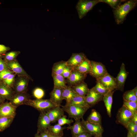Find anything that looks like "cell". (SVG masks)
<instances>
[{
    "label": "cell",
    "mask_w": 137,
    "mask_h": 137,
    "mask_svg": "<svg viewBox=\"0 0 137 137\" xmlns=\"http://www.w3.org/2000/svg\"><path fill=\"white\" fill-rule=\"evenodd\" d=\"M20 53L19 51H12L6 53L2 55V56L1 55L3 59L7 62L16 60V58Z\"/></svg>",
    "instance_id": "31"
},
{
    "label": "cell",
    "mask_w": 137,
    "mask_h": 137,
    "mask_svg": "<svg viewBox=\"0 0 137 137\" xmlns=\"http://www.w3.org/2000/svg\"><path fill=\"white\" fill-rule=\"evenodd\" d=\"M71 87L77 95L84 97L87 95L90 90L84 81Z\"/></svg>",
    "instance_id": "21"
},
{
    "label": "cell",
    "mask_w": 137,
    "mask_h": 137,
    "mask_svg": "<svg viewBox=\"0 0 137 137\" xmlns=\"http://www.w3.org/2000/svg\"><path fill=\"white\" fill-rule=\"evenodd\" d=\"M92 136L87 132H85L78 135L75 136L73 137H92Z\"/></svg>",
    "instance_id": "45"
},
{
    "label": "cell",
    "mask_w": 137,
    "mask_h": 137,
    "mask_svg": "<svg viewBox=\"0 0 137 137\" xmlns=\"http://www.w3.org/2000/svg\"><path fill=\"white\" fill-rule=\"evenodd\" d=\"M30 77L26 76H17L15 78L13 88L15 93L27 92Z\"/></svg>",
    "instance_id": "6"
},
{
    "label": "cell",
    "mask_w": 137,
    "mask_h": 137,
    "mask_svg": "<svg viewBox=\"0 0 137 137\" xmlns=\"http://www.w3.org/2000/svg\"><path fill=\"white\" fill-rule=\"evenodd\" d=\"M35 137H40V136L37 135L35 136Z\"/></svg>",
    "instance_id": "54"
},
{
    "label": "cell",
    "mask_w": 137,
    "mask_h": 137,
    "mask_svg": "<svg viewBox=\"0 0 137 137\" xmlns=\"http://www.w3.org/2000/svg\"><path fill=\"white\" fill-rule=\"evenodd\" d=\"M126 128L132 134L137 132V125L132 121L129 123Z\"/></svg>",
    "instance_id": "41"
},
{
    "label": "cell",
    "mask_w": 137,
    "mask_h": 137,
    "mask_svg": "<svg viewBox=\"0 0 137 137\" xmlns=\"http://www.w3.org/2000/svg\"><path fill=\"white\" fill-rule=\"evenodd\" d=\"M99 0H79L76 6L79 18L81 19L93 7L99 3Z\"/></svg>",
    "instance_id": "3"
},
{
    "label": "cell",
    "mask_w": 137,
    "mask_h": 137,
    "mask_svg": "<svg viewBox=\"0 0 137 137\" xmlns=\"http://www.w3.org/2000/svg\"><path fill=\"white\" fill-rule=\"evenodd\" d=\"M87 75L82 73L74 69L66 81L70 87L76 85L83 81Z\"/></svg>",
    "instance_id": "12"
},
{
    "label": "cell",
    "mask_w": 137,
    "mask_h": 137,
    "mask_svg": "<svg viewBox=\"0 0 137 137\" xmlns=\"http://www.w3.org/2000/svg\"><path fill=\"white\" fill-rule=\"evenodd\" d=\"M30 99V96L27 92L15 93L9 102L17 107L21 105H25Z\"/></svg>",
    "instance_id": "13"
},
{
    "label": "cell",
    "mask_w": 137,
    "mask_h": 137,
    "mask_svg": "<svg viewBox=\"0 0 137 137\" xmlns=\"http://www.w3.org/2000/svg\"><path fill=\"white\" fill-rule=\"evenodd\" d=\"M50 123L46 112H41L38 121V132L41 133L48 129L50 126Z\"/></svg>",
    "instance_id": "16"
},
{
    "label": "cell",
    "mask_w": 137,
    "mask_h": 137,
    "mask_svg": "<svg viewBox=\"0 0 137 137\" xmlns=\"http://www.w3.org/2000/svg\"><path fill=\"white\" fill-rule=\"evenodd\" d=\"M8 69L6 62L2 58L1 55H0V72L4 70Z\"/></svg>",
    "instance_id": "43"
},
{
    "label": "cell",
    "mask_w": 137,
    "mask_h": 137,
    "mask_svg": "<svg viewBox=\"0 0 137 137\" xmlns=\"http://www.w3.org/2000/svg\"><path fill=\"white\" fill-rule=\"evenodd\" d=\"M126 1L124 0H99L100 2L108 4L113 10L116 9L121 5L122 3Z\"/></svg>",
    "instance_id": "35"
},
{
    "label": "cell",
    "mask_w": 137,
    "mask_h": 137,
    "mask_svg": "<svg viewBox=\"0 0 137 137\" xmlns=\"http://www.w3.org/2000/svg\"><path fill=\"white\" fill-rule=\"evenodd\" d=\"M86 121L90 123L101 124V117L98 112L93 109Z\"/></svg>",
    "instance_id": "29"
},
{
    "label": "cell",
    "mask_w": 137,
    "mask_h": 137,
    "mask_svg": "<svg viewBox=\"0 0 137 137\" xmlns=\"http://www.w3.org/2000/svg\"><path fill=\"white\" fill-rule=\"evenodd\" d=\"M127 137H134L133 134L128 131Z\"/></svg>",
    "instance_id": "50"
},
{
    "label": "cell",
    "mask_w": 137,
    "mask_h": 137,
    "mask_svg": "<svg viewBox=\"0 0 137 137\" xmlns=\"http://www.w3.org/2000/svg\"><path fill=\"white\" fill-rule=\"evenodd\" d=\"M74 68L71 66L67 65L64 68L61 75L65 79H67L70 76Z\"/></svg>",
    "instance_id": "40"
},
{
    "label": "cell",
    "mask_w": 137,
    "mask_h": 137,
    "mask_svg": "<svg viewBox=\"0 0 137 137\" xmlns=\"http://www.w3.org/2000/svg\"><path fill=\"white\" fill-rule=\"evenodd\" d=\"M6 63L8 68L17 76L30 77L16 59Z\"/></svg>",
    "instance_id": "15"
},
{
    "label": "cell",
    "mask_w": 137,
    "mask_h": 137,
    "mask_svg": "<svg viewBox=\"0 0 137 137\" xmlns=\"http://www.w3.org/2000/svg\"><path fill=\"white\" fill-rule=\"evenodd\" d=\"M67 128L70 130L73 137L87 132L83 127L80 120H75V122L72 126H70Z\"/></svg>",
    "instance_id": "22"
},
{
    "label": "cell",
    "mask_w": 137,
    "mask_h": 137,
    "mask_svg": "<svg viewBox=\"0 0 137 137\" xmlns=\"http://www.w3.org/2000/svg\"><path fill=\"white\" fill-rule=\"evenodd\" d=\"M48 131L49 132L50 137H62V136H63L62 135H54L51 133L49 130Z\"/></svg>",
    "instance_id": "48"
},
{
    "label": "cell",
    "mask_w": 137,
    "mask_h": 137,
    "mask_svg": "<svg viewBox=\"0 0 137 137\" xmlns=\"http://www.w3.org/2000/svg\"><path fill=\"white\" fill-rule=\"evenodd\" d=\"M32 94L33 96L37 99H42L44 97L45 92L44 90L40 88H36L34 89Z\"/></svg>",
    "instance_id": "38"
},
{
    "label": "cell",
    "mask_w": 137,
    "mask_h": 137,
    "mask_svg": "<svg viewBox=\"0 0 137 137\" xmlns=\"http://www.w3.org/2000/svg\"><path fill=\"white\" fill-rule=\"evenodd\" d=\"M128 72L126 70L125 64L123 63L120 67V71L115 78L117 87L116 90L123 91L126 78L128 75Z\"/></svg>",
    "instance_id": "10"
},
{
    "label": "cell",
    "mask_w": 137,
    "mask_h": 137,
    "mask_svg": "<svg viewBox=\"0 0 137 137\" xmlns=\"http://www.w3.org/2000/svg\"><path fill=\"white\" fill-rule=\"evenodd\" d=\"M94 137H102V135H98L95 136Z\"/></svg>",
    "instance_id": "51"
},
{
    "label": "cell",
    "mask_w": 137,
    "mask_h": 137,
    "mask_svg": "<svg viewBox=\"0 0 137 137\" xmlns=\"http://www.w3.org/2000/svg\"><path fill=\"white\" fill-rule=\"evenodd\" d=\"M114 91H110L103 96V100L106 108L108 115L109 117L111 116V110L113 101V95Z\"/></svg>",
    "instance_id": "24"
},
{
    "label": "cell",
    "mask_w": 137,
    "mask_h": 137,
    "mask_svg": "<svg viewBox=\"0 0 137 137\" xmlns=\"http://www.w3.org/2000/svg\"><path fill=\"white\" fill-rule=\"evenodd\" d=\"M14 118L7 117H0V132L4 131L10 125Z\"/></svg>",
    "instance_id": "30"
},
{
    "label": "cell",
    "mask_w": 137,
    "mask_h": 137,
    "mask_svg": "<svg viewBox=\"0 0 137 137\" xmlns=\"http://www.w3.org/2000/svg\"><path fill=\"white\" fill-rule=\"evenodd\" d=\"M64 111L60 106H56L46 112L51 123L55 122L64 115Z\"/></svg>",
    "instance_id": "18"
},
{
    "label": "cell",
    "mask_w": 137,
    "mask_h": 137,
    "mask_svg": "<svg viewBox=\"0 0 137 137\" xmlns=\"http://www.w3.org/2000/svg\"><path fill=\"white\" fill-rule=\"evenodd\" d=\"M78 95L69 86H67L65 88L62 89V97L63 100L66 101V105L68 104L72 99L75 96Z\"/></svg>",
    "instance_id": "23"
},
{
    "label": "cell",
    "mask_w": 137,
    "mask_h": 137,
    "mask_svg": "<svg viewBox=\"0 0 137 137\" xmlns=\"http://www.w3.org/2000/svg\"><path fill=\"white\" fill-rule=\"evenodd\" d=\"M91 68L90 61L86 58L74 69L82 73L87 75L88 74H89Z\"/></svg>",
    "instance_id": "25"
},
{
    "label": "cell",
    "mask_w": 137,
    "mask_h": 137,
    "mask_svg": "<svg viewBox=\"0 0 137 137\" xmlns=\"http://www.w3.org/2000/svg\"><path fill=\"white\" fill-rule=\"evenodd\" d=\"M91 70L90 75L97 79L100 78L108 73L104 65L100 62L90 61Z\"/></svg>",
    "instance_id": "8"
},
{
    "label": "cell",
    "mask_w": 137,
    "mask_h": 137,
    "mask_svg": "<svg viewBox=\"0 0 137 137\" xmlns=\"http://www.w3.org/2000/svg\"><path fill=\"white\" fill-rule=\"evenodd\" d=\"M103 95L95 92L91 89H90L88 94L85 97L87 103L91 107L103 100Z\"/></svg>",
    "instance_id": "17"
},
{
    "label": "cell",
    "mask_w": 137,
    "mask_h": 137,
    "mask_svg": "<svg viewBox=\"0 0 137 137\" xmlns=\"http://www.w3.org/2000/svg\"><path fill=\"white\" fill-rule=\"evenodd\" d=\"M16 75V74L13 73L2 81L6 85L13 89Z\"/></svg>",
    "instance_id": "37"
},
{
    "label": "cell",
    "mask_w": 137,
    "mask_h": 137,
    "mask_svg": "<svg viewBox=\"0 0 137 137\" xmlns=\"http://www.w3.org/2000/svg\"><path fill=\"white\" fill-rule=\"evenodd\" d=\"M123 97L124 100L137 102V97L135 96L132 89L126 91L123 94Z\"/></svg>",
    "instance_id": "34"
},
{
    "label": "cell",
    "mask_w": 137,
    "mask_h": 137,
    "mask_svg": "<svg viewBox=\"0 0 137 137\" xmlns=\"http://www.w3.org/2000/svg\"><path fill=\"white\" fill-rule=\"evenodd\" d=\"M10 49V48L5 45L0 44V55H3Z\"/></svg>",
    "instance_id": "44"
},
{
    "label": "cell",
    "mask_w": 137,
    "mask_h": 137,
    "mask_svg": "<svg viewBox=\"0 0 137 137\" xmlns=\"http://www.w3.org/2000/svg\"><path fill=\"white\" fill-rule=\"evenodd\" d=\"M137 4V1L136 0L126 1L116 9L113 10L114 16L117 24H120L123 23L128 14L135 8Z\"/></svg>",
    "instance_id": "1"
},
{
    "label": "cell",
    "mask_w": 137,
    "mask_h": 137,
    "mask_svg": "<svg viewBox=\"0 0 137 137\" xmlns=\"http://www.w3.org/2000/svg\"><path fill=\"white\" fill-rule=\"evenodd\" d=\"M13 72L9 69L4 70L0 72V80L3 81Z\"/></svg>",
    "instance_id": "42"
},
{
    "label": "cell",
    "mask_w": 137,
    "mask_h": 137,
    "mask_svg": "<svg viewBox=\"0 0 137 137\" xmlns=\"http://www.w3.org/2000/svg\"><path fill=\"white\" fill-rule=\"evenodd\" d=\"M40 136V137H50L48 129L41 132Z\"/></svg>",
    "instance_id": "46"
},
{
    "label": "cell",
    "mask_w": 137,
    "mask_h": 137,
    "mask_svg": "<svg viewBox=\"0 0 137 137\" xmlns=\"http://www.w3.org/2000/svg\"><path fill=\"white\" fill-rule=\"evenodd\" d=\"M4 102L0 98V105Z\"/></svg>",
    "instance_id": "53"
},
{
    "label": "cell",
    "mask_w": 137,
    "mask_h": 137,
    "mask_svg": "<svg viewBox=\"0 0 137 137\" xmlns=\"http://www.w3.org/2000/svg\"><path fill=\"white\" fill-rule=\"evenodd\" d=\"M25 105L32 107L41 112H46L58 106L53 103L49 99L33 100L30 99L27 101Z\"/></svg>",
    "instance_id": "2"
},
{
    "label": "cell",
    "mask_w": 137,
    "mask_h": 137,
    "mask_svg": "<svg viewBox=\"0 0 137 137\" xmlns=\"http://www.w3.org/2000/svg\"><path fill=\"white\" fill-rule=\"evenodd\" d=\"M85 97L77 95L74 97L68 105L81 107L90 108V107L87 103Z\"/></svg>",
    "instance_id": "27"
},
{
    "label": "cell",
    "mask_w": 137,
    "mask_h": 137,
    "mask_svg": "<svg viewBox=\"0 0 137 137\" xmlns=\"http://www.w3.org/2000/svg\"><path fill=\"white\" fill-rule=\"evenodd\" d=\"M67 65L66 61H63L55 63L52 68V75H61Z\"/></svg>",
    "instance_id": "28"
},
{
    "label": "cell",
    "mask_w": 137,
    "mask_h": 137,
    "mask_svg": "<svg viewBox=\"0 0 137 137\" xmlns=\"http://www.w3.org/2000/svg\"><path fill=\"white\" fill-rule=\"evenodd\" d=\"M66 117V116L64 115L60 118L57 121L58 124L61 126H62L65 124L70 125L73 122V120L68 119Z\"/></svg>",
    "instance_id": "39"
},
{
    "label": "cell",
    "mask_w": 137,
    "mask_h": 137,
    "mask_svg": "<svg viewBox=\"0 0 137 137\" xmlns=\"http://www.w3.org/2000/svg\"><path fill=\"white\" fill-rule=\"evenodd\" d=\"M54 83V88L63 89L66 87V81L61 75H52Z\"/></svg>",
    "instance_id": "26"
},
{
    "label": "cell",
    "mask_w": 137,
    "mask_h": 137,
    "mask_svg": "<svg viewBox=\"0 0 137 137\" xmlns=\"http://www.w3.org/2000/svg\"><path fill=\"white\" fill-rule=\"evenodd\" d=\"M17 107L10 102H3L0 105V117H7L14 118Z\"/></svg>",
    "instance_id": "11"
},
{
    "label": "cell",
    "mask_w": 137,
    "mask_h": 137,
    "mask_svg": "<svg viewBox=\"0 0 137 137\" xmlns=\"http://www.w3.org/2000/svg\"><path fill=\"white\" fill-rule=\"evenodd\" d=\"M123 105L130 110L133 114L137 112V102L123 100Z\"/></svg>",
    "instance_id": "36"
},
{
    "label": "cell",
    "mask_w": 137,
    "mask_h": 137,
    "mask_svg": "<svg viewBox=\"0 0 137 137\" xmlns=\"http://www.w3.org/2000/svg\"><path fill=\"white\" fill-rule=\"evenodd\" d=\"M133 134L134 137H137V132Z\"/></svg>",
    "instance_id": "52"
},
{
    "label": "cell",
    "mask_w": 137,
    "mask_h": 137,
    "mask_svg": "<svg viewBox=\"0 0 137 137\" xmlns=\"http://www.w3.org/2000/svg\"><path fill=\"white\" fill-rule=\"evenodd\" d=\"M134 93L135 96L137 97V86L135 87L133 89H132Z\"/></svg>",
    "instance_id": "49"
},
{
    "label": "cell",
    "mask_w": 137,
    "mask_h": 137,
    "mask_svg": "<svg viewBox=\"0 0 137 137\" xmlns=\"http://www.w3.org/2000/svg\"><path fill=\"white\" fill-rule=\"evenodd\" d=\"M91 89L95 92L103 96L106 95L110 91L98 82H96V85Z\"/></svg>",
    "instance_id": "33"
},
{
    "label": "cell",
    "mask_w": 137,
    "mask_h": 137,
    "mask_svg": "<svg viewBox=\"0 0 137 137\" xmlns=\"http://www.w3.org/2000/svg\"><path fill=\"white\" fill-rule=\"evenodd\" d=\"M81 122L86 131L94 136L102 135L104 130L101 124L89 122L81 118Z\"/></svg>",
    "instance_id": "7"
},
{
    "label": "cell",
    "mask_w": 137,
    "mask_h": 137,
    "mask_svg": "<svg viewBox=\"0 0 137 137\" xmlns=\"http://www.w3.org/2000/svg\"><path fill=\"white\" fill-rule=\"evenodd\" d=\"M65 128L62 127L58 124L54 126H50L48 129L51 133L54 135L63 136V130Z\"/></svg>",
    "instance_id": "32"
},
{
    "label": "cell",
    "mask_w": 137,
    "mask_h": 137,
    "mask_svg": "<svg viewBox=\"0 0 137 137\" xmlns=\"http://www.w3.org/2000/svg\"><path fill=\"white\" fill-rule=\"evenodd\" d=\"M131 121L137 125V112L133 114V117Z\"/></svg>",
    "instance_id": "47"
},
{
    "label": "cell",
    "mask_w": 137,
    "mask_h": 137,
    "mask_svg": "<svg viewBox=\"0 0 137 137\" xmlns=\"http://www.w3.org/2000/svg\"><path fill=\"white\" fill-rule=\"evenodd\" d=\"M133 116L132 113L123 105L118 111L116 122L126 128L128 124L131 121Z\"/></svg>",
    "instance_id": "5"
},
{
    "label": "cell",
    "mask_w": 137,
    "mask_h": 137,
    "mask_svg": "<svg viewBox=\"0 0 137 137\" xmlns=\"http://www.w3.org/2000/svg\"><path fill=\"white\" fill-rule=\"evenodd\" d=\"M86 58V56L83 53H73L70 58L66 61L67 65L74 68Z\"/></svg>",
    "instance_id": "19"
},
{
    "label": "cell",
    "mask_w": 137,
    "mask_h": 137,
    "mask_svg": "<svg viewBox=\"0 0 137 137\" xmlns=\"http://www.w3.org/2000/svg\"><path fill=\"white\" fill-rule=\"evenodd\" d=\"M62 89L54 88L50 93V99L57 106H60L63 99L62 96Z\"/></svg>",
    "instance_id": "20"
},
{
    "label": "cell",
    "mask_w": 137,
    "mask_h": 137,
    "mask_svg": "<svg viewBox=\"0 0 137 137\" xmlns=\"http://www.w3.org/2000/svg\"><path fill=\"white\" fill-rule=\"evenodd\" d=\"M12 88L0 80V98L4 101L6 100H10L15 94Z\"/></svg>",
    "instance_id": "14"
},
{
    "label": "cell",
    "mask_w": 137,
    "mask_h": 137,
    "mask_svg": "<svg viewBox=\"0 0 137 137\" xmlns=\"http://www.w3.org/2000/svg\"><path fill=\"white\" fill-rule=\"evenodd\" d=\"M62 107L64 111L68 114L69 117L73 118L75 120H80L83 118L84 114L89 108L69 105H65Z\"/></svg>",
    "instance_id": "4"
},
{
    "label": "cell",
    "mask_w": 137,
    "mask_h": 137,
    "mask_svg": "<svg viewBox=\"0 0 137 137\" xmlns=\"http://www.w3.org/2000/svg\"><path fill=\"white\" fill-rule=\"evenodd\" d=\"M96 80V82L100 83L109 91L116 90L117 84L116 78L108 72L102 77Z\"/></svg>",
    "instance_id": "9"
}]
</instances>
